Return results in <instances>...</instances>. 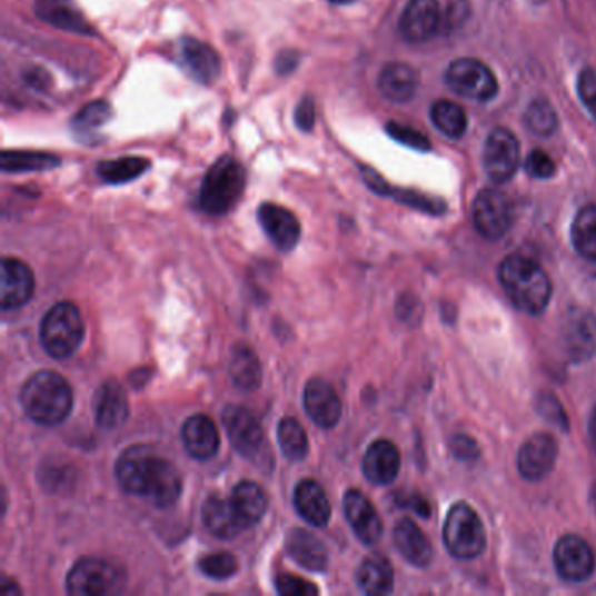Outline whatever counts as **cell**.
<instances>
[{"label": "cell", "mask_w": 596, "mask_h": 596, "mask_svg": "<svg viewBox=\"0 0 596 596\" xmlns=\"http://www.w3.org/2000/svg\"><path fill=\"white\" fill-rule=\"evenodd\" d=\"M115 473L125 491L148 498L156 507L172 506L182 491L179 469L151 446L133 445L125 449L116 460Z\"/></svg>", "instance_id": "obj_1"}, {"label": "cell", "mask_w": 596, "mask_h": 596, "mask_svg": "<svg viewBox=\"0 0 596 596\" xmlns=\"http://www.w3.org/2000/svg\"><path fill=\"white\" fill-rule=\"evenodd\" d=\"M498 282L506 290L510 302L525 314H543L552 299V280L543 266L522 254L507 256L500 262Z\"/></svg>", "instance_id": "obj_2"}, {"label": "cell", "mask_w": 596, "mask_h": 596, "mask_svg": "<svg viewBox=\"0 0 596 596\" xmlns=\"http://www.w3.org/2000/svg\"><path fill=\"white\" fill-rule=\"evenodd\" d=\"M21 406L33 421L41 425L62 424L74 406L69 381L54 371L30 376L20 393Z\"/></svg>", "instance_id": "obj_3"}, {"label": "cell", "mask_w": 596, "mask_h": 596, "mask_svg": "<svg viewBox=\"0 0 596 596\" xmlns=\"http://www.w3.org/2000/svg\"><path fill=\"white\" fill-rule=\"evenodd\" d=\"M247 173L234 156H221L209 172L205 173L200 188V207L209 216H225L246 191Z\"/></svg>", "instance_id": "obj_4"}, {"label": "cell", "mask_w": 596, "mask_h": 596, "mask_svg": "<svg viewBox=\"0 0 596 596\" xmlns=\"http://www.w3.org/2000/svg\"><path fill=\"white\" fill-rule=\"evenodd\" d=\"M85 322L74 302H58L42 317L41 344L54 359H69L81 347Z\"/></svg>", "instance_id": "obj_5"}, {"label": "cell", "mask_w": 596, "mask_h": 596, "mask_svg": "<svg viewBox=\"0 0 596 596\" xmlns=\"http://www.w3.org/2000/svg\"><path fill=\"white\" fill-rule=\"evenodd\" d=\"M443 539L454 558H478L486 547L485 527L478 513L469 504H455L446 515Z\"/></svg>", "instance_id": "obj_6"}, {"label": "cell", "mask_w": 596, "mask_h": 596, "mask_svg": "<svg viewBox=\"0 0 596 596\" xmlns=\"http://www.w3.org/2000/svg\"><path fill=\"white\" fill-rule=\"evenodd\" d=\"M123 568L102 558H82L70 568L67 592L74 596H112L123 592Z\"/></svg>", "instance_id": "obj_7"}, {"label": "cell", "mask_w": 596, "mask_h": 596, "mask_svg": "<svg viewBox=\"0 0 596 596\" xmlns=\"http://www.w3.org/2000/svg\"><path fill=\"white\" fill-rule=\"evenodd\" d=\"M445 81L449 90L476 102H488L498 93L497 78L490 67L476 58H460L449 63Z\"/></svg>", "instance_id": "obj_8"}, {"label": "cell", "mask_w": 596, "mask_h": 596, "mask_svg": "<svg viewBox=\"0 0 596 596\" xmlns=\"http://www.w3.org/2000/svg\"><path fill=\"white\" fill-rule=\"evenodd\" d=\"M519 142L513 131L495 128L483 149V167L495 185H503L515 177L519 167Z\"/></svg>", "instance_id": "obj_9"}, {"label": "cell", "mask_w": 596, "mask_h": 596, "mask_svg": "<svg viewBox=\"0 0 596 596\" xmlns=\"http://www.w3.org/2000/svg\"><path fill=\"white\" fill-rule=\"evenodd\" d=\"M513 212L509 198L497 189H483L473 201V222L481 237L500 240L509 231Z\"/></svg>", "instance_id": "obj_10"}, {"label": "cell", "mask_w": 596, "mask_h": 596, "mask_svg": "<svg viewBox=\"0 0 596 596\" xmlns=\"http://www.w3.org/2000/svg\"><path fill=\"white\" fill-rule=\"evenodd\" d=\"M553 559L558 576L568 583H583L595 570V553L579 535H564L556 543Z\"/></svg>", "instance_id": "obj_11"}, {"label": "cell", "mask_w": 596, "mask_h": 596, "mask_svg": "<svg viewBox=\"0 0 596 596\" xmlns=\"http://www.w3.org/2000/svg\"><path fill=\"white\" fill-rule=\"evenodd\" d=\"M222 424H225L229 443L234 445L238 454L247 458L258 457L265 445V433L250 409L237 405L226 406L222 411Z\"/></svg>", "instance_id": "obj_12"}, {"label": "cell", "mask_w": 596, "mask_h": 596, "mask_svg": "<svg viewBox=\"0 0 596 596\" xmlns=\"http://www.w3.org/2000/svg\"><path fill=\"white\" fill-rule=\"evenodd\" d=\"M558 457V443L547 433H537L523 443L518 454V469L527 481H540L552 473Z\"/></svg>", "instance_id": "obj_13"}, {"label": "cell", "mask_w": 596, "mask_h": 596, "mask_svg": "<svg viewBox=\"0 0 596 596\" xmlns=\"http://www.w3.org/2000/svg\"><path fill=\"white\" fill-rule=\"evenodd\" d=\"M439 23L441 9L437 0H409L400 14L399 32L405 41L421 44L436 36Z\"/></svg>", "instance_id": "obj_14"}, {"label": "cell", "mask_w": 596, "mask_h": 596, "mask_svg": "<svg viewBox=\"0 0 596 596\" xmlns=\"http://www.w3.org/2000/svg\"><path fill=\"white\" fill-rule=\"evenodd\" d=\"M258 221L266 237L282 252H289L298 246L301 238V225L298 217L289 209L277 203H262L258 210Z\"/></svg>", "instance_id": "obj_15"}, {"label": "cell", "mask_w": 596, "mask_h": 596, "mask_svg": "<svg viewBox=\"0 0 596 596\" xmlns=\"http://www.w3.org/2000/svg\"><path fill=\"white\" fill-rule=\"evenodd\" d=\"M302 405L308 417L322 429H332L341 418V400L329 381L311 378L302 393Z\"/></svg>", "instance_id": "obj_16"}, {"label": "cell", "mask_w": 596, "mask_h": 596, "mask_svg": "<svg viewBox=\"0 0 596 596\" xmlns=\"http://www.w3.org/2000/svg\"><path fill=\"white\" fill-rule=\"evenodd\" d=\"M345 516L360 543L372 546L384 535V523L369 498L359 490H348L344 498Z\"/></svg>", "instance_id": "obj_17"}, {"label": "cell", "mask_w": 596, "mask_h": 596, "mask_svg": "<svg viewBox=\"0 0 596 596\" xmlns=\"http://www.w3.org/2000/svg\"><path fill=\"white\" fill-rule=\"evenodd\" d=\"M95 421L103 430H116L128 420L130 405L127 390L118 380L100 385L93 399Z\"/></svg>", "instance_id": "obj_18"}, {"label": "cell", "mask_w": 596, "mask_h": 596, "mask_svg": "<svg viewBox=\"0 0 596 596\" xmlns=\"http://www.w3.org/2000/svg\"><path fill=\"white\" fill-rule=\"evenodd\" d=\"M182 66L201 85H213L222 72L221 58L212 46L200 39L185 38L180 42Z\"/></svg>", "instance_id": "obj_19"}, {"label": "cell", "mask_w": 596, "mask_h": 596, "mask_svg": "<svg viewBox=\"0 0 596 596\" xmlns=\"http://www.w3.org/2000/svg\"><path fill=\"white\" fill-rule=\"evenodd\" d=\"M36 278L32 270L20 259L6 258L2 261V295L0 302L4 310L23 307L33 295Z\"/></svg>", "instance_id": "obj_20"}, {"label": "cell", "mask_w": 596, "mask_h": 596, "mask_svg": "<svg viewBox=\"0 0 596 596\" xmlns=\"http://www.w3.org/2000/svg\"><path fill=\"white\" fill-rule=\"evenodd\" d=\"M400 469L397 446L388 439H376L362 458V473L372 485L385 486L396 481Z\"/></svg>", "instance_id": "obj_21"}, {"label": "cell", "mask_w": 596, "mask_h": 596, "mask_svg": "<svg viewBox=\"0 0 596 596\" xmlns=\"http://www.w3.org/2000/svg\"><path fill=\"white\" fill-rule=\"evenodd\" d=\"M33 11L39 20L54 29L81 33V36H95L93 27L88 23L87 18L72 0H36Z\"/></svg>", "instance_id": "obj_22"}, {"label": "cell", "mask_w": 596, "mask_h": 596, "mask_svg": "<svg viewBox=\"0 0 596 596\" xmlns=\"http://www.w3.org/2000/svg\"><path fill=\"white\" fill-rule=\"evenodd\" d=\"M182 443L186 451L197 460L216 457L221 446V436L216 424L205 415H192L182 425Z\"/></svg>", "instance_id": "obj_23"}, {"label": "cell", "mask_w": 596, "mask_h": 596, "mask_svg": "<svg viewBox=\"0 0 596 596\" xmlns=\"http://www.w3.org/2000/svg\"><path fill=\"white\" fill-rule=\"evenodd\" d=\"M201 519H203L205 528L219 539H235L247 528L231 500L219 495H212L205 500Z\"/></svg>", "instance_id": "obj_24"}, {"label": "cell", "mask_w": 596, "mask_h": 596, "mask_svg": "<svg viewBox=\"0 0 596 596\" xmlns=\"http://www.w3.org/2000/svg\"><path fill=\"white\" fill-rule=\"evenodd\" d=\"M420 78L417 70L405 62H390L381 69L378 90L388 102L406 103L417 95Z\"/></svg>", "instance_id": "obj_25"}, {"label": "cell", "mask_w": 596, "mask_h": 596, "mask_svg": "<svg viewBox=\"0 0 596 596\" xmlns=\"http://www.w3.org/2000/svg\"><path fill=\"white\" fill-rule=\"evenodd\" d=\"M394 540L400 555L415 567H429L434 559V547L427 535L421 532L417 523L409 518L397 522L394 528Z\"/></svg>", "instance_id": "obj_26"}, {"label": "cell", "mask_w": 596, "mask_h": 596, "mask_svg": "<svg viewBox=\"0 0 596 596\" xmlns=\"http://www.w3.org/2000/svg\"><path fill=\"white\" fill-rule=\"evenodd\" d=\"M295 507L298 515L314 527H326L331 519V503L315 479H302L296 486Z\"/></svg>", "instance_id": "obj_27"}, {"label": "cell", "mask_w": 596, "mask_h": 596, "mask_svg": "<svg viewBox=\"0 0 596 596\" xmlns=\"http://www.w3.org/2000/svg\"><path fill=\"white\" fill-rule=\"evenodd\" d=\"M286 549L296 564L308 570L324 572L327 567V549L319 537L305 528H292L286 537Z\"/></svg>", "instance_id": "obj_28"}, {"label": "cell", "mask_w": 596, "mask_h": 596, "mask_svg": "<svg viewBox=\"0 0 596 596\" xmlns=\"http://www.w3.org/2000/svg\"><path fill=\"white\" fill-rule=\"evenodd\" d=\"M357 584L366 595L384 596L393 593L394 568L384 555H371L364 559L357 570Z\"/></svg>", "instance_id": "obj_29"}, {"label": "cell", "mask_w": 596, "mask_h": 596, "mask_svg": "<svg viewBox=\"0 0 596 596\" xmlns=\"http://www.w3.org/2000/svg\"><path fill=\"white\" fill-rule=\"evenodd\" d=\"M229 500L234 504L241 522L246 523L247 528L256 525L265 516L266 507H268V498L261 486L252 481L238 483Z\"/></svg>", "instance_id": "obj_30"}, {"label": "cell", "mask_w": 596, "mask_h": 596, "mask_svg": "<svg viewBox=\"0 0 596 596\" xmlns=\"http://www.w3.org/2000/svg\"><path fill=\"white\" fill-rule=\"evenodd\" d=\"M229 376L240 390H256L262 381V368L258 356L249 347L237 345L229 362Z\"/></svg>", "instance_id": "obj_31"}, {"label": "cell", "mask_w": 596, "mask_h": 596, "mask_svg": "<svg viewBox=\"0 0 596 596\" xmlns=\"http://www.w3.org/2000/svg\"><path fill=\"white\" fill-rule=\"evenodd\" d=\"M60 163L62 160L51 152L4 151L0 155V168L6 173L44 172Z\"/></svg>", "instance_id": "obj_32"}, {"label": "cell", "mask_w": 596, "mask_h": 596, "mask_svg": "<svg viewBox=\"0 0 596 596\" xmlns=\"http://www.w3.org/2000/svg\"><path fill=\"white\" fill-rule=\"evenodd\" d=\"M572 246L579 256L596 261V205H586L574 217L570 228Z\"/></svg>", "instance_id": "obj_33"}, {"label": "cell", "mask_w": 596, "mask_h": 596, "mask_svg": "<svg viewBox=\"0 0 596 596\" xmlns=\"http://www.w3.org/2000/svg\"><path fill=\"white\" fill-rule=\"evenodd\" d=\"M149 167H151V161L142 156H123L118 160L102 161L97 167V172L107 185H127L148 172Z\"/></svg>", "instance_id": "obj_34"}, {"label": "cell", "mask_w": 596, "mask_h": 596, "mask_svg": "<svg viewBox=\"0 0 596 596\" xmlns=\"http://www.w3.org/2000/svg\"><path fill=\"white\" fill-rule=\"evenodd\" d=\"M430 119L434 127L448 139H460L467 131V115L464 107L449 100H437L430 107Z\"/></svg>", "instance_id": "obj_35"}, {"label": "cell", "mask_w": 596, "mask_h": 596, "mask_svg": "<svg viewBox=\"0 0 596 596\" xmlns=\"http://www.w3.org/2000/svg\"><path fill=\"white\" fill-rule=\"evenodd\" d=\"M278 443H280V448H282V454L286 455L289 460H302L307 457L308 449V437L302 425L299 424L296 418H284L278 424Z\"/></svg>", "instance_id": "obj_36"}, {"label": "cell", "mask_w": 596, "mask_h": 596, "mask_svg": "<svg viewBox=\"0 0 596 596\" xmlns=\"http://www.w3.org/2000/svg\"><path fill=\"white\" fill-rule=\"evenodd\" d=\"M525 121L532 133L539 137L552 136L558 128V116L546 100H534L525 112Z\"/></svg>", "instance_id": "obj_37"}, {"label": "cell", "mask_w": 596, "mask_h": 596, "mask_svg": "<svg viewBox=\"0 0 596 596\" xmlns=\"http://www.w3.org/2000/svg\"><path fill=\"white\" fill-rule=\"evenodd\" d=\"M112 109L109 103L103 100H95V102L87 103L82 107L81 111L72 119V128L81 133L87 131L99 130L103 125L111 119Z\"/></svg>", "instance_id": "obj_38"}, {"label": "cell", "mask_w": 596, "mask_h": 596, "mask_svg": "<svg viewBox=\"0 0 596 596\" xmlns=\"http://www.w3.org/2000/svg\"><path fill=\"white\" fill-rule=\"evenodd\" d=\"M198 568L203 572L205 576L212 579L225 580L235 576L238 570L237 559L231 553H212V555L203 556L198 562Z\"/></svg>", "instance_id": "obj_39"}, {"label": "cell", "mask_w": 596, "mask_h": 596, "mask_svg": "<svg viewBox=\"0 0 596 596\" xmlns=\"http://www.w3.org/2000/svg\"><path fill=\"white\" fill-rule=\"evenodd\" d=\"M387 133L394 140H397V142L405 143L408 148L417 149V151H427V149H430L429 139L424 133H420V131L411 127H406V125L388 123Z\"/></svg>", "instance_id": "obj_40"}, {"label": "cell", "mask_w": 596, "mask_h": 596, "mask_svg": "<svg viewBox=\"0 0 596 596\" xmlns=\"http://www.w3.org/2000/svg\"><path fill=\"white\" fill-rule=\"evenodd\" d=\"M277 589L284 596H310L319 595V588L310 580L302 579L292 574H282L277 577Z\"/></svg>", "instance_id": "obj_41"}, {"label": "cell", "mask_w": 596, "mask_h": 596, "mask_svg": "<svg viewBox=\"0 0 596 596\" xmlns=\"http://www.w3.org/2000/svg\"><path fill=\"white\" fill-rule=\"evenodd\" d=\"M580 102L588 109L589 115L596 119V72L593 69H584L577 81Z\"/></svg>", "instance_id": "obj_42"}, {"label": "cell", "mask_w": 596, "mask_h": 596, "mask_svg": "<svg viewBox=\"0 0 596 596\" xmlns=\"http://www.w3.org/2000/svg\"><path fill=\"white\" fill-rule=\"evenodd\" d=\"M525 168L535 179H549L555 176L556 165L555 161L549 158V155L544 151H532L528 155L527 161H525Z\"/></svg>", "instance_id": "obj_43"}, {"label": "cell", "mask_w": 596, "mask_h": 596, "mask_svg": "<svg viewBox=\"0 0 596 596\" xmlns=\"http://www.w3.org/2000/svg\"><path fill=\"white\" fill-rule=\"evenodd\" d=\"M296 127L301 131H311L315 127V102L310 97H305L298 103L295 111Z\"/></svg>", "instance_id": "obj_44"}, {"label": "cell", "mask_w": 596, "mask_h": 596, "mask_svg": "<svg viewBox=\"0 0 596 596\" xmlns=\"http://www.w3.org/2000/svg\"><path fill=\"white\" fill-rule=\"evenodd\" d=\"M451 449L461 460H474L479 455L478 445L469 436H455L454 441H451Z\"/></svg>", "instance_id": "obj_45"}, {"label": "cell", "mask_w": 596, "mask_h": 596, "mask_svg": "<svg viewBox=\"0 0 596 596\" xmlns=\"http://www.w3.org/2000/svg\"><path fill=\"white\" fill-rule=\"evenodd\" d=\"M299 57L296 51H284V53L278 54L277 62H275V69H277L278 74H290L295 72L296 67H298Z\"/></svg>", "instance_id": "obj_46"}, {"label": "cell", "mask_w": 596, "mask_h": 596, "mask_svg": "<svg viewBox=\"0 0 596 596\" xmlns=\"http://www.w3.org/2000/svg\"><path fill=\"white\" fill-rule=\"evenodd\" d=\"M589 439H592L593 449L596 451V408L593 409L592 418H589Z\"/></svg>", "instance_id": "obj_47"}, {"label": "cell", "mask_w": 596, "mask_h": 596, "mask_svg": "<svg viewBox=\"0 0 596 596\" xmlns=\"http://www.w3.org/2000/svg\"><path fill=\"white\" fill-rule=\"evenodd\" d=\"M329 2H332V4H348L350 0H329Z\"/></svg>", "instance_id": "obj_48"}]
</instances>
